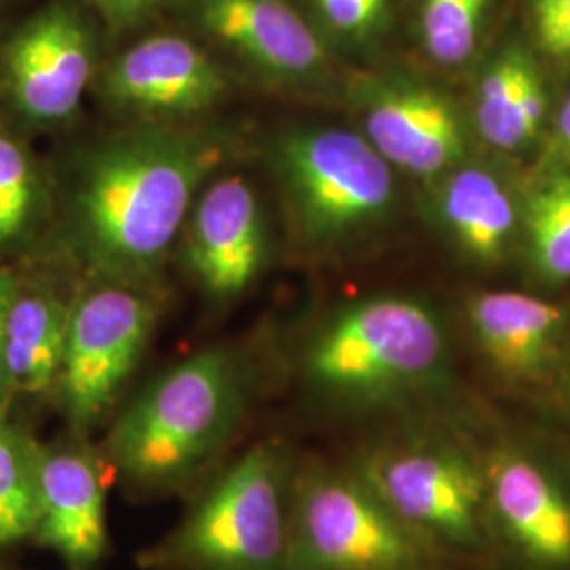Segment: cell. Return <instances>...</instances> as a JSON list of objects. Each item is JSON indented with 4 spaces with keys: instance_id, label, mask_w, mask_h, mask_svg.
Instances as JSON below:
<instances>
[{
    "instance_id": "18",
    "label": "cell",
    "mask_w": 570,
    "mask_h": 570,
    "mask_svg": "<svg viewBox=\"0 0 570 570\" xmlns=\"http://www.w3.org/2000/svg\"><path fill=\"white\" fill-rule=\"evenodd\" d=\"M546 77L522 42L503 47L475 87L473 127L501 153H522L539 140L550 115Z\"/></svg>"
},
{
    "instance_id": "12",
    "label": "cell",
    "mask_w": 570,
    "mask_h": 570,
    "mask_svg": "<svg viewBox=\"0 0 570 570\" xmlns=\"http://www.w3.org/2000/svg\"><path fill=\"white\" fill-rule=\"evenodd\" d=\"M94 77V41L81 16L56 2L32 16L0 49V89L26 121L72 117Z\"/></svg>"
},
{
    "instance_id": "10",
    "label": "cell",
    "mask_w": 570,
    "mask_h": 570,
    "mask_svg": "<svg viewBox=\"0 0 570 570\" xmlns=\"http://www.w3.org/2000/svg\"><path fill=\"white\" fill-rule=\"evenodd\" d=\"M469 343L508 391L550 397L570 343V306L527 289H480L463 303Z\"/></svg>"
},
{
    "instance_id": "21",
    "label": "cell",
    "mask_w": 570,
    "mask_h": 570,
    "mask_svg": "<svg viewBox=\"0 0 570 570\" xmlns=\"http://www.w3.org/2000/svg\"><path fill=\"white\" fill-rule=\"evenodd\" d=\"M41 440L0 406V551L32 541L39 515Z\"/></svg>"
},
{
    "instance_id": "23",
    "label": "cell",
    "mask_w": 570,
    "mask_h": 570,
    "mask_svg": "<svg viewBox=\"0 0 570 570\" xmlns=\"http://www.w3.org/2000/svg\"><path fill=\"white\" fill-rule=\"evenodd\" d=\"M490 0H423L421 39L440 66H461L473 56Z\"/></svg>"
},
{
    "instance_id": "15",
    "label": "cell",
    "mask_w": 570,
    "mask_h": 570,
    "mask_svg": "<svg viewBox=\"0 0 570 570\" xmlns=\"http://www.w3.org/2000/svg\"><path fill=\"white\" fill-rule=\"evenodd\" d=\"M220 68L195 42L157 35L121 53L102 77V96L150 121L202 115L225 98Z\"/></svg>"
},
{
    "instance_id": "17",
    "label": "cell",
    "mask_w": 570,
    "mask_h": 570,
    "mask_svg": "<svg viewBox=\"0 0 570 570\" xmlns=\"http://www.w3.org/2000/svg\"><path fill=\"white\" fill-rule=\"evenodd\" d=\"M433 186L435 225L452 249L480 271L510 263L520 244V197L497 171L465 161Z\"/></svg>"
},
{
    "instance_id": "2",
    "label": "cell",
    "mask_w": 570,
    "mask_h": 570,
    "mask_svg": "<svg viewBox=\"0 0 570 570\" xmlns=\"http://www.w3.org/2000/svg\"><path fill=\"white\" fill-rule=\"evenodd\" d=\"M220 144L195 131L144 125L89 148L66 195V239L108 284L136 285L164 265Z\"/></svg>"
},
{
    "instance_id": "4",
    "label": "cell",
    "mask_w": 570,
    "mask_h": 570,
    "mask_svg": "<svg viewBox=\"0 0 570 570\" xmlns=\"http://www.w3.org/2000/svg\"><path fill=\"white\" fill-rule=\"evenodd\" d=\"M484 433L454 421L376 429L345 463L452 567L494 569Z\"/></svg>"
},
{
    "instance_id": "28",
    "label": "cell",
    "mask_w": 570,
    "mask_h": 570,
    "mask_svg": "<svg viewBox=\"0 0 570 570\" xmlns=\"http://www.w3.org/2000/svg\"><path fill=\"white\" fill-rule=\"evenodd\" d=\"M20 285V277L9 268V266L0 265V406L13 407L9 387H7V379H4V364H2V341H4V320H7V311L16 296V289Z\"/></svg>"
},
{
    "instance_id": "11",
    "label": "cell",
    "mask_w": 570,
    "mask_h": 570,
    "mask_svg": "<svg viewBox=\"0 0 570 570\" xmlns=\"http://www.w3.org/2000/svg\"><path fill=\"white\" fill-rule=\"evenodd\" d=\"M362 134L395 171L438 183L468 161V129L449 94L404 75L353 85Z\"/></svg>"
},
{
    "instance_id": "29",
    "label": "cell",
    "mask_w": 570,
    "mask_h": 570,
    "mask_svg": "<svg viewBox=\"0 0 570 570\" xmlns=\"http://www.w3.org/2000/svg\"><path fill=\"white\" fill-rule=\"evenodd\" d=\"M551 402H553V406L558 407L560 416L570 428V343L562 367H560V374H558V381H556V387L551 393Z\"/></svg>"
},
{
    "instance_id": "14",
    "label": "cell",
    "mask_w": 570,
    "mask_h": 570,
    "mask_svg": "<svg viewBox=\"0 0 570 570\" xmlns=\"http://www.w3.org/2000/svg\"><path fill=\"white\" fill-rule=\"evenodd\" d=\"M32 541L72 570L98 564L108 546L102 456L72 431L61 440L41 442Z\"/></svg>"
},
{
    "instance_id": "7",
    "label": "cell",
    "mask_w": 570,
    "mask_h": 570,
    "mask_svg": "<svg viewBox=\"0 0 570 570\" xmlns=\"http://www.w3.org/2000/svg\"><path fill=\"white\" fill-rule=\"evenodd\" d=\"M346 463L298 461L284 570H452Z\"/></svg>"
},
{
    "instance_id": "25",
    "label": "cell",
    "mask_w": 570,
    "mask_h": 570,
    "mask_svg": "<svg viewBox=\"0 0 570 570\" xmlns=\"http://www.w3.org/2000/svg\"><path fill=\"white\" fill-rule=\"evenodd\" d=\"M534 45L551 60L570 63V0H527Z\"/></svg>"
},
{
    "instance_id": "20",
    "label": "cell",
    "mask_w": 570,
    "mask_h": 570,
    "mask_svg": "<svg viewBox=\"0 0 570 570\" xmlns=\"http://www.w3.org/2000/svg\"><path fill=\"white\" fill-rule=\"evenodd\" d=\"M520 197V244L530 284L546 292L570 284V167H537Z\"/></svg>"
},
{
    "instance_id": "6",
    "label": "cell",
    "mask_w": 570,
    "mask_h": 570,
    "mask_svg": "<svg viewBox=\"0 0 570 570\" xmlns=\"http://www.w3.org/2000/svg\"><path fill=\"white\" fill-rule=\"evenodd\" d=\"M268 164L292 235L308 254L364 244L397 216V171L362 131L334 125L287 129L271 142Z\"/></svg>"
},
{
    "instance_id": "3",
    "label": "cell",
    "mask_w": 570,
    "mask_h": 570,
    "mask_svg": "<svg viewBox=\"0 0 570 570\" xmlns=\"http://www.w3.org/2000/svg\"><path fill=\"white\" fill-rule=\"evenodd\" d=\"M252 372L230 346H207L165 370L122 407L100 456L125 489L176 494L216 468L244 425Z\"/></svg>"
},
{
    "instance_id": "16",
    "label": "cell",
    "mask_w": 570,
    "mask_h": 570,
    "mask_svg": "<svg viewBox=\"0 0 570 570\" xmlns=\"http://www.w3.org/2000/svg\"><path fill=\"white\" fill-rule=\"evenodd\" d=\"M197 18L209 35L277 81L294 87L326 81L324 42L285 0H197Z\"/></svg>"
},
{
    "instance_id": "27",
    "label": "cell",
    "mask_w": 570,
    "mask_h": 570,
    "mask_svg": "<svg viewBox=\"0 0 570 570\" xmlns=\"http://www.w3.org/2000/svg\"><path fill=\"white\" fill-rule=\"evenodd\" d=\"M104 16L115 28H129L146 18L159 0H94Z\"/></svg>"
},
{
    "instance_id": "8",
    "label": "cell",
    "mask_w": 570,
    "mask_h": 570,
    "mask_svg": "<svg viewBox=\"0 0 570 570\" xmlns=\"http://www.w3.org/2000/svg\"><path fill=\"white\" fill-rule=\"evenodd\" d=\"M494 569L570 570V446L537 431L484 433Z\"/></svg>"
},
{
    "instance_id": "26",
    "label": "cell",
    "mask_w": 570,
    "mask_h": 570,
    "mask_svg": "<svg viewBox=\"0 0 570 570\" xmlns=\"http://www.w3.org/2000/svg\"><path fill=\"white\" fill-rule=\"evenodd\" d=\"M548 165H560V167H570V91L560 104L556 121L551 127L550 140L546 146V155L539 167Z\"/></svg>"
},
{
    "instance_id": "13",
    "label": "cell",
    "mask_w": 570,
    "mask_h": 570,
    "mask_svg": "<svg viewBox=\"0 0 570 570\" xmlns=\"http://www.w3.org/2000/svg\"><path fill=\"white\" fill-rule=\"evenodd\" d=\"M183 233L186 265L207 296L230 301L258 279L268 256V226L242 176L205 184Z\"/></svg>"
},
{
    "instance_id": "24",
    "label": "cell",
    "mask_w": 570,
    "mask_h": 570,
    "mask_svg": "<svg viewBox=\"0 0 570 570\" xmlns=\"http://www.w3.org/2000/svg\"><path fill=\"white\" fill-rule=\"evenodd\" d=\"M327 28L345 39L364 41L387 20L389 0H313Z\"/></svg>"
},
{
    "instance_id": "9",
    "label": "cell",
    "mask_w": 570,
    "mask_h": 570,
    "mask_svg": "<svg viewBox=\"0 0 570 570\" xmlns=\"http://www.w3.org/2000/svg\"><path fill=\"white\" fill-rule=\"evenodd\" d=\"M157 306L138 287L104 284L70 303L53 400L68 431L87 438L115 407L142 360Z\"/></svg>"
},
{
    "instance_id": "5",
    "label": "cell",
    "mask_w": 570,
    "mask_h": 570,
    "mask_svg": "<svg viewBox=\"0 0 570 570\" xmlns=\"http://www.w3.org/2000/svg\"><path fill=\"white\" fill-rule=\"evenodd\" d=\"M301 456L282 440L214 473L183 522L142 556L150 570H284Z\"/></svg>"
},
{
    "instance_id": "22",
    "label": "cell",
    "mask_w": 570,
    "mask_h": 570,
    "mask_svg": "<svg viewBox=\"0 0 570 570\" xmlns=\"http://www.w3.org/2000/svg\"><path fill=\"white\" fill-rule=\"evenodd\" d=\"M47 204L41 169L30 150L0 129V261L28 244Z\"/></svg>"
},
{
    "instance_id": "19",
    "label": "cell",
    "mask_w": 570,
    "mask_h": 570,
    "mask_svg": "<svg viewBox=\"0 0 570 570\" xmlns=\"http://www.w3.org/2000/svg\"><path fill=\"white\" fill-rule=\"evenodd\" d=\"M70 303L45 285L20 279L4 320L2 364L11 402L53 400Z\"/></svg>"
},
{
    "instance_id": "1",
    "label": "cell",
    "mask_w": 570,
    "mask_h": 570,
    "mask_svg": "<svg viewBox=\"0 0 570 570\" xmlns=\"http://www.w3.org/2000/svg\"><path fill=\"white\" fill-rule=\"evenodd\" d=\"M294 367L306 404L336 423L482 428L459 402L449 320L423 296L372 294L332 306L308 327Z\"/></svg>"
}]
</instances>
